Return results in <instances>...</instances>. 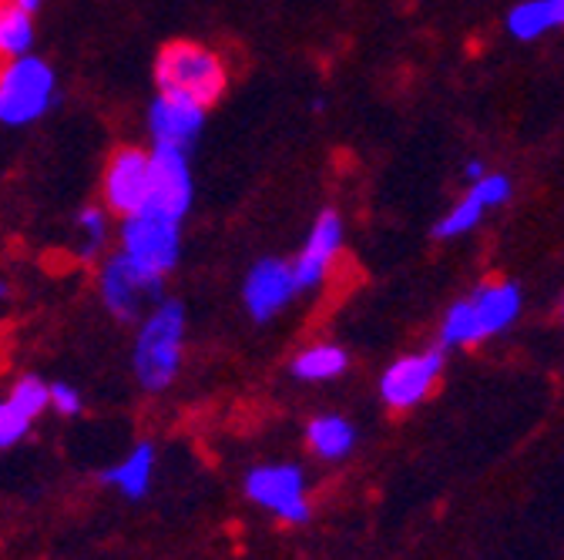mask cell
<instances>
[{
    "label": "cell",
    "mask_w": 564,
    "mask_h": 560,
    "mask_svg": "<svg viewBox=\"0 0 564 560\" xmlns=\"http://www.w3.org/2000/svg\"><path fill=\"white\" fill-rule=\"evenodd\" d=\"M524 309V293L511 278L498 283H480L470 289L460 303H454L441 322V345L444 349H464L501 336L518 322Z\"/></svg>",
    "instance_id": "obj_1"
},
{
    "label": "cell",
    "mask_w": 564,
    "mask_h": 560,
    "mask_svg": "<svg viewBox=\"0 0 564 560\" xmlns=\"http://www.w3.org/2000/svg\"><path fill=\"white\" fill-rule=\"evenodd\" d=\"M155 88L212 108L229 91V64L202 41H169L155 57Z\"/></svg>",
    "instance_id": "obj_2"
},
{
    "label": "cell",
    "mask_w": 564,
    "mask_h": 560,
    "mask_svg": "<svg viewBox=\"0 0 564 560\" xmlns=\"http://www.w3.org/2000/svg\"><path fill=\"white\" fill-rule=\"evenodd\" d=\"M185 345V306L178 299H162L138 326L131 370L145 393H162L175 383L182 370Z\"/></svg>",
    "instance_id": "obj_3"
},
{
    "label": "cell",
    "mask_w": 564,
    "mask_h": 560,
    "mask_svg": "<svg viewBox=\"0 0 564 560\" xmlns=\"http://www.w3.org/2000/svg\"><path fill=\"white\" fill-rule=\"evenodd\" d=\"M57 72L37 54L0 61V124L28 128L57 108Z\"/></svg>",
    "instance_id": "obj_4"
},
{
    "label": "cell",
    "mask_w": 564,
    "mask_h": 560,
    "mask_svg": "<svg viewBox=\"0 0 564 560\" xmlns=\"http://www.w3.org/2000/svg\"><path fill=\"white\" fill-rule=\"evenodd\" d=\"M118 252L145 272L169 278L182 259V219L162 216L155 208L118 219Z\"/></svg>",
    "instance_id": "obj_5"
},
{
    "label": "cell",
    "mask_w": 564,
    "mask_h": 560,
    "mask_svg": "<svg viewBox=\"0 0 564 560\" xmlns=\"http://www.w3.org/2000/svg\"><path fill=\"white\" fill-rule=\"evenodd\" d=\"M98 296L118 322H138L165 299V278L115 252L98 265Z\"/></svg>",
    "instance_id": "obj_6"
},
{
    "label": "cell",
    "mask_w": 564,
    "mask_h": 560,
    "mask_svg": "<svg viewBox=\"0 0 564 560\" xmlns=\"http://www.w3.org/2000/svg\"><path fill=\"white\" fill-rule=\"evenodd\" d=\"M152 201V149L124 145L111 152L101 172V205L111 216H134Z\"/></svg>",
    "instance_id": "obj_7"
},
{
    "label": "cell",
    "mask_w": 564,
    "mask_h": 560,
    "mask_svg": "<svg viewBox=\"0 0 564 560\" xmlns=\"http://www.w3.org/2000/svg\"><path fill=\"white\" fill-rule=\"evenodd\" d=\"M246 494L259 507L272 510L275 517L290 524L310 520V501H306V476L293 463H265L249 470L246 476Z\"/></svg>",
    "instance_id": "obj_8"
},
{
    "label": "cell",
    "mask_w": 564,
    "mask_h": 560,
    "mask_svg": "<svg viewBox=\"0 0 564 560\" xmlns=\"http://www.w3.org/2000/svg\"><path fill=\"white\" fill-rule=\"evenodd\" d=\"M296 296H300V283H296V268L290 259H279V255L256 259L242 278V306L252 316V322L275 319Z\"/></svg>",
    "instance_id": "obj_9"
},
{
    "label": "cell",
    "mask_w": 564,
    "mask_h": 560,
    "mask_svg": "<svg viewBox=\"0 0 564 560\" xmlns=\"http://www.w3.org/2000/svg\"><path fill=\"white\" fill-rule=\"evenodd\" d=\"M444 345L437 349H420V353H406L400 360H393L383 376H380V396L387 406L393 409H410L416 403H423L431 396V389L437 386L441 373H444Z\"/></svg>",
    "instance_id": "obj_10"
},
{
    "label": "cell",
    "mask_w": 564,
    "mask_h": 560,
    "mask_svg": "<svg viewBox=\"0 0 564 560\" xmlns=\"http://www.w3.org/2000/svg\"><path fill=\"white\" fill-rule=\"evenodd\" d=\"M514 198V182L501 172H487L480 182L467 185V195L460 201H454L447 212L437 219L434 226V239L441 242H451V239H460V235H470L494 208H501Z\"/></svg>",
    "instance_id": "obj_11"
},
{
    "label": "cell",
    "mask_w": 564,
    "mask_h": 560,
    "mask_svg": "<svg viewBox=\"0 0 564 560\" xmlns=\"http://www.w3.org/2000/svg\"><path fill=\"white\" fill-rule=\"evenodd\" d=\"M343 245H346V222H343V216L336 212V208H323V212L313 219L310 232H306V242H303L300 255L293 259L300 293L323 289L326 275L333 272Z\"/></svg>",
    "instance_id": "obj_12"
},
{
    "label": "cell",
    "mask_w": 564,
    "mask_h": 560,
    "mask_svg": "<svg viewBox=\"0 0 564 560\" xmlns=\"http://www.w3.org/2000/svg\"><path fill=\"white\" fill-rule=\"evenodd\" d=\"M205 114H208V108H202V105H195L188 98L155 91V98L149 105V114H145L152 149L188 152L198 142L202 128H205Z\"/></svg>",
    "instance_id": "obj_13"
},
{
    "label": "cell",
    "mask_w": 564,
    "mask_h": 560,
    "mask_svg": "<svg viewBox=\"0 0 564 560\" xmlns=\"http://www.w3.org/2000/svg\"><path fill=\"white\" fill-rule=\"evenodd\" d=\"M192 205H195V175L188 165V152L152 149V201H149V208L185 222Z\"/></svg>",
    "instance_id": "obj_14"
},
{
    "label": "cell",
    "mask_w": 564,
    "mask_h": 560,
    "mask_svg": "<svg viewBox=\"0 0 564 560\" xmlns=\"http://www.w3.org/2000/svg\"><path fill=\"white\" fill-rule=\"evenodd\" d=\"M505 31L521 44L564 31V0H518L505 14Z\"/></svg>",
    "instance_id": "obj_15"
},
{
    "label": "cell",
    "mask_w": 564,
    "mask_h": 560,
    "mask_svg": "<svg viewBox=\"0 0 564 560\" xmlns=\"http://www.w3.org/2000/svg\"><path fill=\"white\" fill-rule=\"evenodd\" d=\"M152 470H155V450L149 443H141L121 463L108 466L101 473V483L121 490L128 501H141L149 494V486H152Z\"/></svg>",
    "instance_id": "obj_16"
},
{
    "label": "cell",
    "mask_w": 564,
    "mask_h": 560,
    "mask_svg": "<svg viewBox=\"0 0 564 560\" xmlns=\"http://www.w3.org/2000/svg\"><path fill=\"white\" fill-rule=\"evenodd\" d=\"M37 44V24L34 14L18 4H0V61L28 57Z\"/></svg>",
    "instance_id": "obj_17"
},
{
    "label": "cell",
    "mask_w": 564,
    "mask_h": 560,
    "mask_svg": "<svg viewBox=\"0 0 564 560\" xmlns=\"http://www.w3.org/2000/svg\"><path fill=\"white\" fill-rule=\"evenodd\" d=\"M346 366H349V356H346L343 345H336V342H316V345H306L303 349V353L293 360L290 370L303 383H326V380H336Z\"/></svg>",
    "instance_id": "obj_18"
},
{
    "label": "cell",
    "mask_w": 564,
    "mask_h": 560,
    "mask_svg": "<svg viewBox=\"0 0 564 560\" xmlns=\"http://www.w3.org/2000/svg\"><path fill=\"white\" fill-rule=\"evenodd\" d=\"M310 447L313 453H319L323 460H339L346 457L352 447H357V427L349 424V419L336 416V413H326V416H316L310 430Z\"/></svg>",
    "instance_id": "obj_19"
},
{
    "label": "cell",
    "mask_w": 564,
    "mask_h": 560,
    "mask_svg": "<svg viewBox=\"0 0 564 560\" xmlns=\"http://www.w3.org/2000/svg\"><path fill=\"white\" fill-rule=\"evenodd\" d=\"M111 239V212L98 205H85L75 216V255L82 262H95L105 255V245Z\"/></svg>",
    "instance_id": "obj_20"
},
{
    "label": "cell",
    "mask_w": 564,
    "mask_h": 560,
    "mask_svg": "<svg viewBox=\"0 0 564 560\" xmlns=\"http://www.w3.org/2000/svg\"><path fill=\"white\" fill-rule=\"evenodd\" d=\"M31 424L34 419L11 396L0 399V450H11L14 443H21L31 433Z\"/></svg>",
    "instance_id": "obj_21"
},
{
    "label": "cell",
    "mask_w": 564,
    "mask_h": 560,
    "mask_svg": "<svg viewBox=\"0 0 564 560\" xmlns=\"http://www.w3.org/2000/svg\"><path fill=\"white\" fill-rule=\"evenodd\" d=\"M11 399H14L31 419H37V416L51 406V386H47L41 376H21V380L11 386Z\"/></svg>",
    "instance_id": "obj_22"
},
{
    "label": "cell",
    "mask_w": 564,
    "mask_h": 560,
    "mask_svg": "<svg viewBox=\"0 0 564 560\" xmlns=\"http://www.w3.org/2000/svg\"><path fill=\"white\" fill-rule=\"evenodd\" d=\"M51 406L61 416H78L82 413V393L70 383H51Z\"/></svg>",
    "instance_id": "obj_23"
},
{
    "label": "cell",
    "mask_w": 564,
    "mask_h": 560,
    "mask_svg": "<svg viewBox=\"0 0 564 560\" xmlns=\"http://www.w3.org/2000/svg\"><path fill=\"white\" fill-rule=\"evenodd\" d=\"M487 172H490V168H487V162H480V158H470V162L464 165V182H467V185H474V182H480Z\"/></svg>",
    "instance_id": "obj_24"
},
{
    "label": "cell",
    "mask_w": 564,
    "mask_h": 560,
    "mask_svg": "<svg viewBox=\"0 0 564 560\" xmlns=\"http://www.w3.org/2000/svg\"><path fill=\"white\" fill-rule=\"evenodd\" d=\"M11 4H18V8H24V11H31V14H37L44 0H11Z\"/></svg>",
    "instance_id": "obj_25"
},
{
    "label": "cell",
    "mask_w": 564,
    "mask_h": 560,
    "mask_svg": "<svg viewBox=\"0 0 564 560\" xmlns=\"http://www.w3.org/2000/svg\"><path fill=\"white\" fill-rule=\"evenodd\" d=\"M11 296V283H8V278H0V299H8Z\"/></svg>",
    "instance_id": "obj_26"
},
{
    "label": "cell",
    "mask_w": 564,
    "mask_h": 560,
    "mask_svg": "<svg viewBox=\"0 0 564 560\" xmlns=\"http://www.w3.org/2000/svg\"><path fill=\"white\" fill-rule=\"evenodd\" d=\"M561 316H564V299H561Z\"/></svg>",
    "instance_id": "obj_27"
},
{
    "label": "cell",
    "mask_w": 564,
    "mask_h": 560,
    "mask_svg": "<svg viewBox=\"0 0 564 560\" xmlns=\"http://www.w3.org/2000/svg\"><path fill=\"white\" fill-rule=\"evenodd\" d=\"M0 4H8V0H0Z\"/></svg>",
    "instance_id": "obj_28"
}]
</instances>
